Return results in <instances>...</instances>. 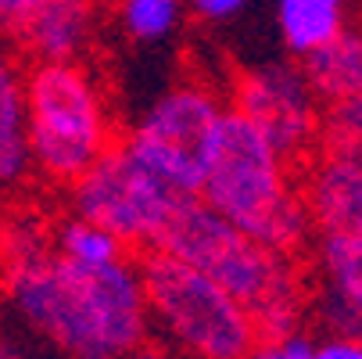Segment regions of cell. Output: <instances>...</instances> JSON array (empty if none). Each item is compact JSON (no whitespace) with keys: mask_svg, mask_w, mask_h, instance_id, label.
Instances as JSON below:
<instances>
[{"mask_svg":"<svg viewBox=\"0 0 362 359\" xmlns=\"http://www.w3.org/2000/svg\"><path fill=\"white\" fill-rule=\"evenodd\" d=\"M4 302L15 324L69 359H119L144 345L151 317L136 263L83 270L54 251L4 266Z\"/></svg>","mask_w":362,"mask_h":359,"instance_id":"obj_1","label":"cell"},{"mask_svg":"<svg viewBox=\"0 0 362 359\" xmlns=\"http://www.w3.org/2000/svg\"><path fill=\"white\" fill-rule=\"evenodd\" d=\"M154 248L209 273L223 291H230L251 313L258 338L298 331L305 313V284L294 255L251 241L219 212H212L197 194L180 201Z\"/></svg>","mask_w":362,"mask_h":359,"instance_id":"obj_2","label":"cell"},{"mask_svg":"<svg viewBox=\"0 0 362 359\" xmlns=\"http://www.w3.org/2000/svg\"><path fill=\"white\" fill-rule=\"evenodd\" d=\"M197 198L251 241L294 255L313 223L305 216L291 162L226 108Z\"/></svg>","mask_w":362,"mask_h":359,"instance_id":"obj_3","label":"cell"},{"mask_svg":"<svg viewBox=\"0 0 362 359\" xmlns=\"http://www.w3.org/2000/svg\"><path fill=\"white\" fill-rule=\"evenodd\" d=\"M22 83L33 173L69 187L115 144V115L105 86L83 62H36L22 72Z\"/></svg>","mask_w":362,"mask_h":359,"instance_id":"obj_4","label":"cell"},{"mask_svg":"<svg viewBox=\"0 0 362 359\" xmlns=\"http://www.w3.org/2000/svg\"><path fill=\"white\" fill-rule=\"evenodd\" d=\"M147 317L180 348L197 359H244L258 341L251 313L223 291L209 273H201L173 255L151 248L136 263Z\"/></svg>","mask_w":362,"mask_h":359,"instance_id":"obj_5","label":"cell"},{"mask_svg":"<svg viewBox=\"0 0 362 359\" xmlns=\"http://www.w3.org/2000/svg\"><path fill=\"white\" fill-rule=\"evenodd\" d=\"M226 105L204 83H176L147 105L122 147L180 194H197Z\"/></svg>","mask_w":362,"mask_h":359,"instance_id":"obj_6","label":"cell"},{"mask_svg":"<svg viewBox=\"0 0 362 359\" xmlns=\"http://www.w3.org/2000/svg\"><path fill=\"white\" fill-rule=\"evenodd\" d=\"M72 212L105 227L126 248H154L187 194L162 183L115 140L79 180L69 183Z\"/></svg>","mask_w":362,"mask_h":359,"instance_id":"obj_7","label":"cell"},{"mask_svg":"<svg viewBox=\"0 0 362 359\" xmlns=\"http://www.w3.org/2000/svg\"><path fill=\"white\" fill-rule=\"evenodd\" d=\"M230 112H237L291 166L313 159L323 105L298 62H262L237 72Z\"/></svg>","mask_w":362,"mask_h":359,"instance_id":"obj_8","label":"cell"},{"mask_svg":"<svg viewBox=\"0 0 362 359\" xmlns=\"http://www.w3.org/2000/svg\"><path fill=\"white\" fill-rule=\"evenodd\" d=\"M18 50L36 65L86 62L100 33V8L90 0H40L15 25Z\"/></svg>","mask_w":362,"mask_h":359,"instance_id":"obj_9","label":"cell"},{"mask_svg":"<svg viewBox=\"0 0 362 359\" xmlns=\"http://www.w3.org/2000/svg\"><path fill=\"white\" fill-rule=\"evenodd\" d=\"M298 194L313 230L362 237V166L358 162L316 151L298 180Z\"/></svg>","mask_w":362,"mask_h":359,"instance_id":"obj_10","label":"cell"},{"mask_svg":"<svg viewBox=\"0 0 362 359\" xmlns=\"http://www.w3.org/2000/svg\"><path fill=\"white\" fill-rule=\"evenodd\" d=\"M320 317L334 338L362 341V237L320 234Z\"/></svg>","mask_w":362,"mask_h":359,"instance_id":"obj_11","label":"cell"},{"mask_svg":"<svg viewBox=\"0 0 362 359\" xmlns=\"http://www.w3.org/2000/svg\"><path fill=\"white\" fill-rule=\"evenodd\" d=\"M308 86L320 97V105L362 93V25H344L313 55L298 58Z\"/></svg>","mask_w":362,"mask_h":359,"instance_id":"obj_12","label":"cell"},{"mask_svg":"<svg viewBox=\"0 0 362 359\" xmlns=\"http://www.w3.org/2000/svg\"><path fill=\"white\" fill-rule=\"evenodd\" d=\"M33 176L25 137V83L22 69L0 55V194L18 190Z\"/></svg>","mask_w":362,"mask_h":359,"instance_id":"obj_13","label":"cell"},{"mask_svg":"<svg viewBox=\"0 0 362 359\" xmlns=\"http://www.w3.org/2000/svg\"><path fill=\"white\" fill-rule=\"evenodd\" d=\"M351 25V0H276V29L291 58H305Z\"/></svg>","mask_w":362,"mask_h":359,"instance_id":"obj_14","label":"cell"},{"mask_svg":"<svg viewBox=\"0 0 362 359\" xmlns=\"http://www.w3.org/2000/svg\"><path fill=\"white\" fill-rule=\"evenodd\" d=\"M54 255L72 266H83V270H100L108 263H119L126 259V244L108 234L105 227H97L83 216H69L54 227Z\"/></svg>","mask_w":362,"mask_h":359,"instance_id":"obj_15","label":"cell"},{"mask_svg":"<svg viewBox=\"0 0 362 359\" xmlns=\"http://www.w3.org/2000/svg\"><path fill=\"white\" fill-rule=\"evenodd\" d=\"M115 18L126 40L154 47L180 33L187 0H115Z\"/></svg>","mask_w":362,"mask_h":359,"instance_id":"obj_16","label":"cell"},{"mask_svg":"<svg viewBox=\"0 0 362 359\" xmlns=\"http://www.w3.org/2000/svg\"><path fill=\"white\" fill-rule=\"evenodd\" d=\"M316 151L362 166V93L323 105Z\"/></svg>","mask_w":362,"mask_h":359,"instance_id":"obj_17","label":"cell"},{"mask_svg":"<svg viewBox=\"0 0 362 359\" xmlns=\"http://www.w3.org/2000/svg\"><path fill=\"white\" fill-rule=\"evenodd\" d=\"M43 251L50 248H47V227L40 220L15 216L0 227V259H4V266L33 259V255H43Z\"/></svg>","mask_w":362,"mask_h":359,"instance_id":"obj_18","label":"cell"},{"mask_svg":"<svg viewBox=\"0 0 362 359\" xmlns=\"http://www.w3.org/2000/svg\"><path fill=\"white\" fill-rule=\"evenodd\" d=\"M0 359H62L58 348H50L43 338L25 331L22 324L0 331Z\"/></svg>","mask_w":362,"mask_h":359,"instance_id":"obj_19","label":"cell"},{"mask_svg":"<svg viewBox=\"0 0 362 359\" xmlns=\"http://www.w3.org/2000/svg\"><path fill=\"white\" fill-rule=\"evenodd\" d=\"M313 348L316 345L308 334L291 331V334H280V338H258L244 359H313Z\"/></svg>","mask_w":362,"mask_h":359,"instance_id":"obj_20","label":"cell"},{"mask_svg":"<svg viewBox=\"0 0 362 359\" xmlns=\"http://www.w3.org/2000/svg\"><path fill=\"white\" fill-rule=\"evenodd\" d=\"M244 8H247V0H187V11H190L194 18H201L204 25L233 22Z\"/></svg>","mask_w":362,"mask_h":359,"instance_id":"obj_21","label":"cell"},{"mask_svg":"<svg viewBox=\"0 0 362 359\" xmlns=\"http://www.w3.org/2000/svg\"><path fill=\"white\" fill-rule=\"evenodd\" d=\"M313 359H362V341H355V338H330L327 345L313 348Z\"/></svg>","mask_w":362,"mask_h":359,"instance_id":"obj_22","label":"cell"},{"mask_svg":"<svg viewBox=\"0 0 362 359\" xmlns=\"http://www.w3.org/2000/svg\"><path fill=\"white\" fill-rule=\"evenodd\" d=\"M40 4V0H0V18H4L8 25H15L22 15H29L33 8Z\"/></svg>","mask_w":362,"mask_h":359,"instance_id":"obj_23","label":"cell"},{"mask_svg":"<svg viewBox=\"0 0 362 359\" xmlns=\"http://www.w3.org/2000/svg\"><path fill=\"white\" fill-rule=\"evenodd\" d=\"M119 359H165L158 348H151V345H136V348H129L126 355H119Z\"/></svg>","mask_w":362,"mask_h":359,"instance_id":"obj_24","label":"cell"},{"mask_svg":"<svg viewBox=\"0 0 362 359\" xmlns=\"http://www.w3.org/2000/svg\"><path fill=\"white\" fill-rule=\"evenodd\" d=\"M90 4H97V8H112L115 0H90Z\"/></svg>","mask_w":362,"mask_h":359,"instance_id":"obj_25","label":"cell"},{"mask_svg":"<svg viewBox=\"0 0 362 359\" xmlns=\"http://www.w3.org/2000/svg\"><path fill=\"white\" fill-rule=\"evenodd\" d=\"M4 36H8V22L0 18V43H4Z\"/></svg>","mask_w":362,"mask_h":359,"instance_id":"obj_26","label":"cell"}]
</instances>
